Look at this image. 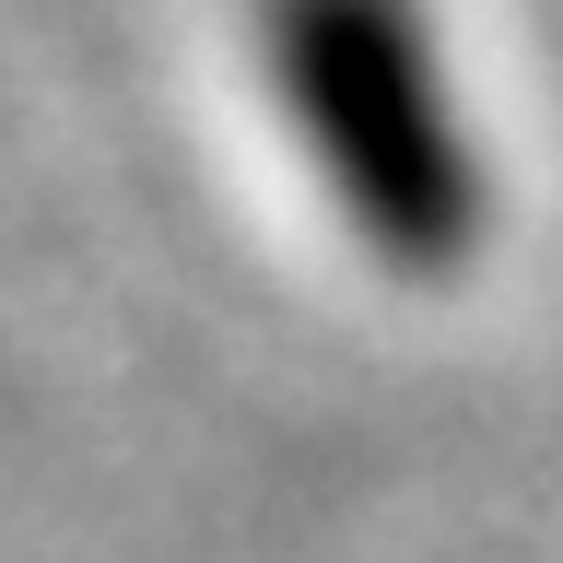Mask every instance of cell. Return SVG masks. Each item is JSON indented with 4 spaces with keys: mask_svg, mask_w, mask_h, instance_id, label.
Segmentation results:
<instances>
[{
    "mask_svg": "<svg viewBox=\"0 0 563 563\" xmlns=\"http://www.w3.org/2000/svg\"><path fill=\"white\" fill-rule=\"evenodd\" d=\"M271 59L341 211L387 258H446L482 211V176L457 153L411 0H271Z\"/></svg>",
    "mask_w": 563,
    "mask_h": 563,
    "instance_id": "1",
    "label": "cell"
}]
</instances>
